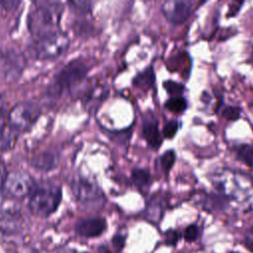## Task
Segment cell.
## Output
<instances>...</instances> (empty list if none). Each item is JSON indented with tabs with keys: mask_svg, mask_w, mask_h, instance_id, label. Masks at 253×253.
Masks as SVG:
<instances>
[{
	"mask_svg": "<svg viewBox=\"0 0 253 253\" xmlns=\"http://www.w3.org/2000/svg\"><path fill=\"white\" fill-rule=\"evenodd\" d=\"M237 158L249 167H253V146L248 143H241L234 147Z\"/></svg>",
	"mask_w": 253,
	"mask_h": 253,
	"instance_id": "19",
	"label": "cell"
},
{
	"mask_svg": "<svg viewBox=\"0 0 253 253\" xmlns=\"http://www.w3.org/2000/svg\"><path fill=\"white\" fill-rule=\"evenodd\" d=\"M131 181L140 192H144L151 184V176L147 169L134 168L131 171Z\"/></svg>",
	"mask_w": 253,
	"mask_h": 253,
	"instance_id": "16",
	"label": "cell"
},
{
	"mask_svg": "<svg viewBox=\"0 0 253 253\" xmlns=\"http://www.w3.org/2000/svg\"><path fill=\"white\" fill-rule=\"evenodd\" d=\"M217 194L228 200L242 201L253 192V179L245 172L228 168L218 169L210 176Z\"/></svg>",
	"mask_w": 253,
	"mask_h": 253,
	"instance_id": "1",
	"label": "cell"
},
{
	"mask_svg": "<svg viewBox=\"0 0 253 253\" xmlns=\"http://www.w3.org/2000/svg\"><path fill=\"white\" fill-rule=\"evenodd\" d=\"M58 156L51 151H42L32 158V165L34 168L41 171H50L56 167L58 163Z\"/></svg>",
	"mask_w": 253,
	"mask_h": 253,
	"instance_id": "14",
	"label": "cell"
},
{
	"mask_svg": "<svg viewBox=\"0 0 253 253\" xmlns=\"http://www.w3.org/2000/svg\"><path fill=\"white\" fill-rule=\"evenodd\" d=\"M146 217L151 222H158L163 215V203L162 201H158L157 199H153L148 203L146 209Z\"/></svg>",
	"mask_w": 253,
	"mask_h": 253,
	"instance_id": "18",
	"label": "cell"
},
{
	"mask_svg": "<svg viewBox=\"0 0 253 253\" xmlns=\"http://www.w3.org/2000/svg\"><path fill=\"white\" fill-rule=\"evenodd\" d=\"M228 253H238V252H234V251H231V252H228Z\"/></svg>",
	"mask_w": 253,
	"mask_h": 253,
	"instance_id": "33",
	"label": "cell"
},
{
	"mask_svg": "<svg viewBox=\"0 0 253 253\" xmlns=\"http://www.w3.org/2000/svg\"><path fill=\"white\" fill-rule=\"evenodd\" d=\"M35 185V180L28 173L12 171L8 172L0 191L9 198L21 199L30 196Z\"/></svg>",
	"mask_w": 253,
	"mask_h": 253,
	"instance_id": "7",
	"label": "cell"
},
{
	"mask_svg": "<svg viewBox=\"0 0 253 253\" xmlns=\"http://www.w3.org/2000/svg\"><path fill=\"white\" fill-rule=\"evenodd\" d=\"M105 96H106V92H105V88L103 86H92L91 88L86 90L84 93V98H85L86 102H90V101H94V100L100 101Z\"/></svg>",
	"mask_w": 253,
	"mask_h": 253,
	"instance_id": "23",
	"label": "cell"
},
{
	"mask_svg": "<svg viewBox=\"0 0 253 253\" xmlns=\"http://www.w3.org/2000/svg\"><path fill=\"white\" fill-rule=\"evenodd\" d=\"M228 199L219 194H210L205 197L203 201V208L210 211H218L226 208V206L228 205Z\"/></svg>",
	"mask_w": 253,
	"mask_h": 253,
	"instance_id": "17",
	"label": "cell"
},
{
	"mask_svg": "<svg viewBox=\"0 0 253 253\" xmlns=\"http://www.w3.org/2000/svg\"><path fill=\"white\" fill-rule=\"evenodd\" d=\"M220 115L227 121H236L240 117V109L236 106L225 105L220 110Z\"/></svg>",
	"mask_w": 253,
	"mask_h": 253,
	"instance_id": "24",
	"label": "cell"
},
{
	"mask_svg": "<svg viewBox=\"0 0 253 253\" xmlns=\"http://www.w3.org/2000/svg\"><path fill=\"white\" fill-rule=\"evenodd\" d=\"M142 135L146 142L153 148H159L162 144V135L158 128L156 119H147L143 121Z\"/></svg>",
	"mask_w": 253,
	"mask_h": 253,
	"instance_id": "13",
	"label": "cell"
},
{
	"mask_svg": "<svg viewBox=\"0 0 253 253\" xmlns=\"http://www.w3.org/2000/svg\"><path fill=\"white\" fill-rule=\"evenodd\" d=\"M40 114L41 110L37 105L19 103L7 113V121L11 128L20 133L30 128L39 119Z\"/></svg>",
	"mask_w": 253,
	"mask_h": 253,
	"instance_id": "6",
	"label": "cell"
},
{
	"mask_svg": "<svg viewBox=\"0 0 253 253\" xmlns=\"http://www.w3.org/2000/svg\"><path fill=\"white\" fill-rule=\"evenodd\" d=\"M18 135L19 133L9 126L5 110H0V150L11 149L15 145Z\"/></svg>",
	"mask_w": 253,
	"mask_h": 253,
	"instance_id": "12",
	"label": "cell"
},
{
	"mask_svg": "<svg viewBox=\"0 0 253 253\" xmlns=\"http://www.w3.org/2000/svg\"><path fill=\"white\" fill-rule=\"evenodd\" d=\"M163 87L166 90V92L168 93V95L170 96V98L172 97H181L182 94L185 91V87L183 84L178 83L176 81L173 80H167L163 82Z\"/></svg>",
	"mask_w": 253,
	"mask_h": 253,
	"instance_id": "22",
	"label": "cell"
},
{
	"mask_svg": "<svg viewBox=\"0 0 253 253\" xmlns=\"http://www.w3.org/2000/svg\"><path fill=\"white\" fill-rule=\"evenodd\" d=\"M71 191L74 197L81 203H98L104 199L103 192L99 186L86 178L78 177L71 183Z\"/></svg>",
	"mask_w": 253,
	"mask_h": 253,
	"instance_id": "9",
	"label": "cell"
},
{
	"mask_svg": "<svg viewBox=\"0 0 253 253\" xmlns=\"http://www.w3.org/2000/svg\"><path fill=\"white\" fill-rule=\"evenodd\" d=\"M243 5V2L241 1H238V2H232L230 5H229V9H228V13H227V16L228 17H235V15L239 12L241 6Z\"/></svg>",
	"mask_w": 253,
	"mask_h": 253,
	"instance_id": "31",
	"label": "cell"
},
{
	"mask_svg": "<svg viewBox=\"0 0 253 253\" xmlns=\"http://www.w3.org/2000/svg\"><path fill=\"white\" fill-rule=\"evenodd\" d=\"M107 228V222L103 217H86L78 220L75 231L79 236L93 238L100 236Z\"/></svg>",
	"mask_w": 253,
	"mask_h": 253,
	"instance_id": "11",
	"label": "cell"
},
{
	"mask_svg": "<svg viewBox=\"0 0 253 253\" xmlns=\"http://www.w3.org/2000/svg\"><path fill=\"white\" fill-rule=\"evenodd\" d=\"M69 5L73 10L80 14H87L91 11V2L88 1H72L69 2Z\"/></svg>",
	"mask_w": 253,
	"mask_h": 253,
	"instance_id": "27",
	"label": "cell"
},
{
	"mask_svg": "<svg viewBox=\"0 0 253 253\" xmlns=\"http://www.w3.org/2000/svg\"><path fill=\"white\" fill-rule=\"evenodd\" d=\"M62 13L63 6L60 2H35L28 17V27L30 32L39 39L58 31Z\"/></svg>",
	"mask_w": 253,
	"mask_h": 253,
	"instance_id": "2",
	"label": "cell"
},
{
	"mask_svg": "<svg viewBox=\"0 0 253 253\" xmlns=\"http://www.w3.org/2000/svg\"><path fill=\"white\" fill-rule=\"evenodd\" d=\"M70 40L64 32L56 31L36 40L34 53L42 60L53 59L65 52L69 46Z\"/></svg>",
	"mask_w": 253,
	"mask_h": 253,
	"instance_id": "5",
	"label": "cell"
},
{
	"mask_svg": "<svg viewBox=\"0 0 253 253\" xmlns=\"http://www.w3.org/2000/svg\"><path fill=\"white\" fill-rule=\"evenodd\" d=\"M61 197V189L56 184L47 181L36 183L29 196V210L37 216L46 217L57 210Z\"/></svg>",
	"mask_w": 253,
	"mask_h": 253,
	"instance_id": "3",
	"label": "cell"
},
{
	"mask_svg": "<svg viewBox=\"0 0 253 253\" xmlns=\"http://www.w3.org/2000/svg\"><path fill=\"white\" fill-rule=\"evenodd\" d=\"M26 224V216L19 210L10 209L0 215V233L5 235L21 233L25 229Z\"/></svg>",
	"mask_w": 253,
	"mask_h": 253,
	"instance_id": "10",
	"label": "cell"
},
{
	"mask_svg": "<svg viewBox=\"0 0 253 253\" xmlns=\"http://www.w3.org/2000/svg\"><path fill=\"white\" fill-rule=\"evenodd\" d=\"M126 235L122 232H119L116 235H114V237L112 239V244H113L115 252L119 253L123 250V248L125 247V243H126Z\"/></svg>",
	"mask_w": 253,
	"mask_h": 253,
	"instance_id": "29",
	"label": "cell"
},
{
	"mask_svg": "<svg viewBox=\"0 0 253 253\" xmlns=\"http://www.w3.org/2000/svg\"><path fill=\"white\" fill-rule=\"evenodd\" d=\"M175 160H176V154H175L174 150H172V149L166 150L160 156V158H159L160 166L165 174H167L172 169V167L175 163Z\"/></svg>",
	"mask_w": 253,
	"mask_h": 253,
	"instance_id": "21",
	"label": "cell"
},
{
	"mask_svg": "<svg viewBox=\"0 0 253 253\" xmlns=\"http://www.w3.org/2000/svg\"><path fill=\"white\" fill-rule=\"evenodd\" d=\"M7 175H8V171L6 169V166L2 162H0V189L3 186V183H4Z\"/></svg>",
	"mask_w": 253,
	"mask_h": 253,
	"instance_id": "32",
	"label": "cell"
},
{
	"mask_svg": "<svg viewBox=\"0 0 253 253\" xmlns=\"http://www.w3.org/2000/svg\"><path fill=\"white\" fill-rule=\"evenodd\" d=\"M89 66L81 59H74L63 66L55 75L47 88V93L52 97H60L69 92L86 77Z\"/></svg>",
	"mask_w": 253,
	"mask_h": 253,
	"instance_id": "4",
	"label": "cell"
},
{
	"mask_svg": "<svg viewBox=\"0 0 253 253\" xmlns=\"http://www.w3.org/2000/svg\"><path fill=\"white\" fill-rule=\"evenodd\" d=\"M188 107L187 100L184 97H172L169 98L164 103V108L167 109L169 112L175 113V114H181L183 113Z\"/></svg>",
	"mask_w": 253,
	"mask_h": 253,
	"instance_id": "20",
	"label": "cell"
},
{
	"mask_svg": "<svg viewBox=\"0 0 253 253\" xmlns=\"http://www.w3.org/2000/svg\"><path fill=\"white\" fill-rule=\"evenodd\" d=\"M133 85L141 90L147 91L151 89L155 83V74L151 66L145 68L143 71L139 72L132 80Z\"/></svg>",
	"mask_w": 253,
	"mask_h": 253,
	"instance_id": "15",
	"label": "cell"
},
{
	"mask_svg": "<svg viewBox=\"0 0 253 253\" xmlns=\"http://www.w3.org/2000/svg\"><path fill=\"white\" fill-rule=\"evenodd\" d=\"M194 6L195 3L190 0H168L162 4L161 11L168 22L181 25L189 19Z\"/></svg>",
	"mask_w": 253,
	"mask_h": 253,
	"instance_id": "8",
	"label": "cell"
},
{
	"mask_svg": "<svg viewBox=\"0 0 253 253\" xmlns=\"http://www.w3.org/2000/svg\"><path fill=\"white\" fill-rule=\"evenodd\" d=\"M178 128H179V123L177 121H169L165 124L164 127H163V130H162V133H163V136L166 137V138H172L175 136L176 132L178 131Z\"/></svg>",
	"mask_w": 253,
	"mask_h": 253,
	"instance_id": "26",
	"label": "cell"
},
{
	"mask_svg": "<svg viewBox=\"0 0 253 253\" xmlns=\"http://www.w3.org/2000/svg\"><path fill=\"white\" fill-rule=\"evenodd\" d=\"M244 246L247 250H249L251 253H253V226H251L244 235Z\"/></svg>",
	"mask_w": 253,
	"mask_h": 253,
	"instance_id": "30",
	"label": "cell"
},
{
	"mask_svg": "<svg viewBox=\"0 0 253 253\" xmlns=\"http://www.w3.org/2000/svg\"><path fill=\"white\" fill-rule=\"evenodd\" d=\"M199 237V227L197 224H190L184 230V238L187 242L196 241Z\"/></svg>",
	"mask_w": 253,
	"mask_h": 253,
	"instance_id": "28",
	"label": "cell"
},
{
	"mask_svg": "<svg viewBox=\"0 0 253 253\" xmlns=\"http://www.w3.org/2000/svg\"><path fill=\"white\" fill-rule=\"evenodd\" d=\"M181 236H182V234L180 231H178L176 229H168L163 234V240H164L165 244L174 246L180 240Z\"/></svg>",
	"mask_w": 253,
	"mask_h": 253,
	"instance_id": "25",
	"label": "cell"
}]
</instances>
